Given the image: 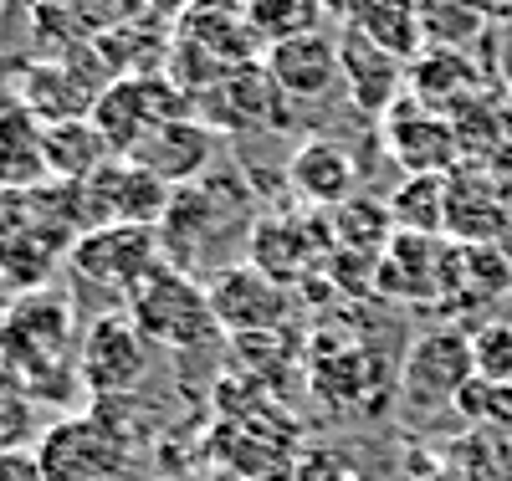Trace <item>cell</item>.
Returning <instances> with one entry per match:
<instances>
[{
	"label": "cell",
	"instance_id": "obj_1",
	"mask_svg": "<svg viewBox=\"0 0 512 481\" xmlns=\"http://www.w3.org/2000/svg\"><path fill=\"white\" fill-rule=\"evenodd\" d=\"M128 318H134V328L149 343H164V348H200L221 333L216 313H210V292L190 272L169 267V261H159V267L128 292Z\"/></svg>",
	"mask_w": 512,
	"mask_h": 481
},
{
	"label": "cell",
	"instance_id": "obj_2",
	"mask_svg": "<svg viewBox=\"0 0 512 481\" xmlns=\"http://www.w3.org/2000/svg\"><path fill=\"white\" fill-rule=\"evenodd\" d=\"M338 241H333V221L323 210H292V215H262L251 221L246 236V261L256 272H267L272 282H282L287 292H303L308 282H318L328 272Z\"/></svg>",
	"mask_w": 512,
	"mask_h": 481
},
{
	"label": "cell",
	"instance_id": "obj_3",
	"mask_svg": "<svg viewBox=\"0 0 512 481\" xmlns=\"http://www.w3.org/2000/svg\"><path fill=\"white\" fill-rule=\"evenodd\" d=\"M175 118H190V98L169 82V72H139V77L108 82L88 113V123L103 134L113 159H128L154 128L175 123Z\"/></svg>",
	"mask_w": 512,
	"mask_h": 481
},
{
	"label": "cell",
	"instance_id": "obj_4",
	"mask_svg": "<svg viewBox=\"0 0 512 481\" xmlns=\"http://www.w3.org/2000/svg\"><path fill=\"white\" fill-rule=\"evenodd\" d=\"M164 261V246H159V226H134V221H108V226H93L82 231L67 251V267L93 282V287H108V292H134L154 267Z\"/></svg>",
	"mask_w": 512,
	"mask_h": 481
},
{
	"label": "cell",
	"instance_id": "obj_5",
	"mask_svg": "<svg viewBox=\"0 0 512 481\" xmlns=\"http://www.w3.org/2000/svg\"><path fill=\"white\" fill-rule=\"evenodd\" d=\"M477 379L472 369V333L466 328H431L410 343L400 364V400L415 410H446Z\"/></svg>",
	"mask_w": 512,
	"mask_h": 481
},
{
	"label": "cell",
	"instance_id": "obj_6",
	"mask_svg": "<svg viewBox=\"0 0 512 481\" xmlns=\"http://www.w3.org/2000/svg\"><path fill=\"white\" fill-rule=\"evenodd\" d=\"M210 313H216V328L231 333L236 343L241 338H267V333H282L287 318H292V292L282 282H272L267 272H256L251 261L241 267H221L210 277Z\"/></svg>",
	"mask_w": 512,
	"mask_h": 481
},
{
	"label": "cell",
	"instance_id": "obj_7",
	"mask_svg": "<svg viewBox=\"0 0 512 481\" xmlns=\"http://www.w3.org/2000/svg\"><path fill=\"white\" fill-rule=\"evenodd\" d=\"M67 333H72V313L67 302L31 292L21 302H11L0 318V364L21 379H36L67 359Z\"/></svg>",
	"mask_w": 512,
	"mask_h": 481
},
{
	"label": "cell",
	"instance_id": "obj_8",
	"mask_svg": "<svg viewBox=\"0 0 512 481\" xmlns=\"http://www.w3.org/2000/svg\"><path fill=\"white\" fill-rule=\"evenodd\" d=\"M379 123H384L379 128V134H384V154L405 169V180H415V174H436V180H446L451 169H461V144H456L451 118L420 108L410 93Z\"/></svg>",
	"mask_w": 512,
	"mask_h": 481
},
{
	"label": "cell",
	"instance_id": "obj_9",
	"mask_svg": "<svg viewBox=\"0 0 512 481\" xmlns=\"http://www.w3.org/2000/svg\"><path fill=\"white\" fill-rule=\"evenodd\" d=\"M144 333L134 328V318L128 313H108L98 318L88 333H82V348H77V374L82 384L93 389V395L103 400H118V395H134V389L144 384Z\"/></svg>",
	"mask_w": 512,
	"mask_h": 481
},
{
	"label": "cell",
	"instance_id": "obj_10",
	"mask_svg": "<svg viewBox=\"0 0 512 481\" xmlns=\"http://www.w3.org/2000/svg\"><path fill=\"white\" fill-rule=\"evenodd\" d=\"M41 481H118L123 476V441L103 420H62L36 446Z\"/></svg>",
	"mask_w": 512,
	"mask_h": 481
},
{
	"label": "cell",
	"instance_id": "obj_11",
	"mask_svg": "<svg viewBox=\"0 0 512 481\" xmlns=\"http://www.w3.org/2000/svg\"><path fill=\"white\" fill-rule=\"evenodd\" d=\"M200 123L205 128H226V134H256V128H282L287 123V98L272 82L262 62L231 67L210 93L200 98Z\"/></svg>",
	"mask_w": 512,
	"mask_h": 481
},
{
	"label": "cell",
	"instance_id": "obj_12",
	"mask_svg": "<svg viewBox=\"0 0 512 481\" xmlns=\"http://www.w3.org/2000/svg\"><path fill=\"white\" fill-rule=\"evenodd\" d=\"M451 256L456 246L441 236H400L384 246L379 256V297H395V302H446L451 292Z\"/></svg>",
	"mask_w": 512,
	"mask_h": 481
},
{
	"label": "cell",
	"instance_id": "obj_13",
	"mask_svg": "<svg viewBox=\"0 0 512 481\" xmlns=\"http://www.w3.org/2000/svg\"><path fill=\"white\" fill-rule=\"evenodd\" d=\"M512 236V205L492 190L482 164L446 174V241L451 246H502Z\"/></svg>",
	"mask_w": 512,
	"mask_h": 481
},
{
	"label": "cell",
	"instance_id": "obj_14",
	"mask_svg": "<svg viewBox=\"0 0 512 481\" xmlns=\"http://www.w3.org/2000/svg\"><path fill=\"white\" fill-rule=\"evenodd\" d=\"M236 205H241V190L226 200V180H195V185H180L169 190V205L159 215V246L169 256H200L205 246V231H231L236 221Z\"/></svg>",
	"mask_w": 512,
	"mask_h": 481
},
{
	"label": "cell",
	"instance_id": "obj_15",
	"mask_svg": "<svg viewBox=\"0 0 512 481\" xmlns=\"http://www.w3.org/2000/svg\"><path fill=\"white\" fill-rule=\"evenodd\" d=\"M338 67H344V87L359 113L384 118L400 98H405V62L395 52H384L374 36H364L359 26L338 31Z\"/></svg>",
	"mask_w": 512,
	"mask_h": 481
},
{
	"label": "cell",
	"instance_id": "obj_16",
	"mask_svg": "<svg viewBox=\"0 0 512 481\" xmlns=\"http://www.w3.org/2000/svg\"><path fill=\"white\" fill-rule=\"evenodd\" d=\"M487 67L472 57V52H446V47H425L410 72H405V93L420 103V108H431L441 118L461 113L472 98L487 93Z\"/></svg>",
	"mask_w": 512,
	"mask_h": 481
},
{
	"label": "cell",
	"instance_id": "obj_17",
	"mask_svg": "<svg viewBox=\"0 0 512 481\" xmlns=\"http://www.w3.org/2000/svg\"><path fill=\"white\" fill-rule=\"evenodd\" d=\"M262 67L272 72V82L282 87L287 103H318L344 77V67H338V36H328V31L277 41V47H267Z\"/></svg>",
	"mask_w": 512,
	"mask_h": 481
},
{
	"label": "cell",
	"instance_id": "obj_18",
	"mask_svg": "<svg viewBox=\"0 0 512 481\" xmlns=\"http://www.w3.org/2000/svg\"><path fill=\"white\" fill-rule=\"evenodd\" d=\"M354 180H359V164L338 139H303L287 159L292 195L308 210H323V215H333L338 205L354 200Z\"/></svg>",
	"mask_w": 512,
	"mask_h": 481
},
{
	"label": "cell",
	"instance_id": "obj_19",
	"mask_svg": "<svg viewBox=\"0 0 512 481\" xmlns=\"http://www.w3.org/2000/svg\"><path fill=\"white\" fill-rule=\"evenodd\" d=\"M128 159H134L139 169H149L154 180L169 185V190L195 185V180H205V169H210V128L200 118H175V123L154 128Z\"/></svg>",
	"mask_w": 512,
	"mask_h": 481
},
{
	"label": "cell",
	"instance_id": "obj_20",
	"mask_svg": "<svg viewBox=\"0 0 512 481\" xmlns=\"http://www.w3.org/2000/svg\"><path fill=\"white\" fill-rule=\"evenodd\" d=\"M57 251H62V241H52L26 210L0 205V287L31 297L41 282L52 277Z\"/></svg>",
	"mask_w": 512,
	"mask_h": 481
},
{
	"label": "cell",
	"instance_id": "obj_21",
	"mask_svg": "<svg viewBox=\"0 0 512 481\" xmlns=\"http://www.w3.org/2000/svg\"><path fill=\"white\" fill-rule=\"evenodd\" d=\"M52 180L47 144H41V123L21 108V98H0V195L6 190H36Z\"/></svg>",
	"mask_w": 512,
	"mask_h": 481
},
{
	"label": "cell",
	"instance_id": "obj_22",
	"mask_svg": "<svg viewBox=\"0 0 512 481\" xmlns=\"http://www.w3.org/2000/svg\"><path fill=\"white\" fill-rule=\"evenodd\" d=\"M41 144H47V169L52 180L62 185H88L93 174L113 159L103 134L88 123V118H62V123H47L41 128Z\"/></svg>",
	"mask_w": 512,
	"mask_h": 481
},
{
	"label": "cell",
	"instance_id": "obj_23",
	"mask_svg": "<svg viewBox=\"0 0 512 481\" xmlns=\"http://www.w3.org/2000/svg\"><path fill=\"white\" fill-rule=\"evenodd\" d=\"M461 164H487L502 144H512V103L502 98V87H487L482 98H472L461 113H451Z\"/></svg>",
	"mask_w": 512,
	"mask_h": 481
},
{
	"label": "cell",
	"instance_id": "obj_24",
	"mask_svg": "<svg viewBox=\"0 0 512 481\" xmlns=\"http://www.w3.org/2000/svg\"><path fill=\"white\" fill-rule=\"evenodd\" d=\"M390 221L400 236H446V180L436 174L400 180V190L390 195Z\"/></svg>",
	"mask_w": 512,
	"mask_h": 481
},
{
	"label": "cell",
	"instance_id": "obj_25",
	"mask_svg": "<svg viewBox=\"0 0 512 481\" xmlns=\"http://www.w3.org/2000/svg\"><path fill=\"white\" fill-rule=\"evenodd\" d=\"M333 241L338 251H364V256H384V246L395 241V221H390V200H369L354 195L349 205H338L333 215Z\"/></svg>",
	"mask_w": 512,
	"mask_h": 481
},
{
	"label": "cell",
	"instance_id": "obj_26",
	"mask_svg": "<svg viewBox=\"0 0 512 481\" xmlns=\"http://www.w3.org/2000/svg\"><path fill=\"white\" fill-rule=\"evenodd\" d=\"M364 36H374L384 52H395L405 67L425 52V31H420V0H374L369 16L359 21Z\"/></svg>",
	"mask_w": 512,
	"mask_h": 481
},
{
	"label": "cell",
	"instance_id": "obj_27",
	"mask_svg": "<svg viewBox=\"0 0 512 481\" xmlns=\"http://www.w3.org/2000/svg\"><path fill=\"white\" fill-rule=\"evenodd\" d=\"M246 21L262 47L323 31V0H246Z\"/></svg>",
	"mask_w": 512,
	"mask_h": 481
},
{
	"label": "cell",
	"instance_id": "obj_28",
	"mask_svg": "<svg viewBox=\"0 0 512 481\" xmlns=\"http://www.w3.org/2000/svg\"><path fill=\"white\" fill-rule=\"evenodd\" d=\"M420 31H425V47L466 52L477 36H487V21L477 16L472 0H420Z\"/></svg>",
	"mask_w": 512,
	"mask_h": 481
},
{
	"label": "cell",
	"instance_id": "obj_29",
	"mask_svg": "<svg viewBox=\"0 0 512 481\" xmlns=\"http://www.w3.org/2000/svg\"><path fill=\"white\" fill-rule=\"evenodd\" d=\"M472 369L487 384H512V323L472 328Z\"/></svg>",
	"mask_w": 512,
	"mask_h": 481
},
{
	"label": "cell",
	"instance_id": "obj_30",
	"mask_svg": "<svg viewBox=\"0 0 512 481\" xmlns=\"http://www.w3.org/2000/svg\"><path fill=\"white\" fill-rule=\"evenodd\" d=\"M344 456H333V451H308L303 456V471H297V481H344Z\"/></svg>",
	"mask_w": 512,
	"mask_h": 481
},
{
	"label": "cell",
	"instance_id": "obj_31",
	"mask_svg": "<svg viewBox=\"0 0 512 481\" xmlns=\"http://www.w3.org/2000/svg\"><path fill=\"white\" fill-rule=\"evenodd\" d=\"M482 169H487L492 190H497V195H502V200L512 205V144H502V149H497V154H492V159H487Z\"/></svg>",
	"mask_w": 512,
	"mask_h": 481
},
{
	"label": "cell",
	"instance_id": "obj_32",
	"mask_svg": "<svg viewBox=\"0 0 512 481\" xmlns=\"http://www.w3.org/2000/svg\"><path fill=\"white\" fill-rule=\"evenodd\" d=\"M369 6H374V0H323V16L349 31V26H359L369 16Z\"/></svg>",
	"mask_w": 512,
	"mask_h": 481
},
{
	"label": "cell",
	"instance_id": "obj_33",
	"mask_svg": "<svg viewBox=\"0 0 512 481\" xmlns=\"http://www.w3.org/2000/svg\"><path fill=\"white\" fill-rule=\"evenodd\" d=\"M477 6V16L492 26V21H512V0H472Z\"/></svg>",
	"mask_w": 512,
	"mask_h": 481
},
{
	"label": "cell",
	"instance_id": "obj_34",
	"mask_svg": "<svg viewBox=\"0 0 512 481\" xmlns=\"http://www.w3.org/2000/svg\"><path fill=\"white\" fill-rule=\"evenodd\" d=\"M149 6H159V11H185L190 0H149Z\"/></svg>",
	"mask_w": 512,
	"mask_h": 481
},
{
	"label": "cell",
	"instance_id": "obj_35",
	"mask_svg": "<svg viewBox=\"0 0 512 481\" xmlns=\"http://www.w3.org/2000/svg\"><path fill=\"white\" fill-rule=\"evenodd\" d=\"M502 471H507V481H512V451H507V461H502Z\"/></svg>",
	"mask_w": 512,
	"mask_h": 481
},
{
	"label": "cell",
	"instance_id": "obj_36",
	"mask_svg": "<svg viewBox=\"0 0 512 481\" xmlns=\"http://www.w3.org/2000/svg\"><path fill=\"white\" fill-rule=\"evenodd\" d=\"M0 318H6V308H0Z\"/></svg>",
	"mask_w": 512,
	"mask_h": 481
}]
</instances>
